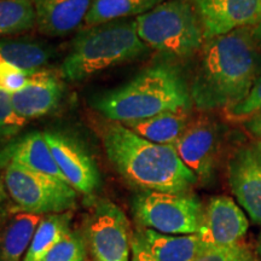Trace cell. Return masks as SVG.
Segmentation results:
<instances>
[{
    "label": "cell",
    "instance_id": "obj_1",
    "mask_svg": "<svg viewBox=\"0 0 261 261\" xmlns=\"http://www.w3.org/2000/svg\"><path fill=\"white\" fill-rule=\"evenodd\" d=\"M261 75V51L252 27L205 40L190 94L202 110L226 108L242 100Z\"/></svg>",
    "mask_w": 261,
    "mask_h": 261
},
{
    "label": "cell",
    "instance_id": "obj_2",
    "mask_svg": "<svg viewBox=\"0 0 261 261\" xmlns=\"http://www.w3.org/2000/svg\"><path fill=\"white\" fill-rule=\"evenodd\" d=\"M103 144L116 171L143 191L180 194L198 181L182 163L174 145L149 142L120 122L104 127Z\"/></svg>",
    "mask_w": 261,
    "mask_h": 261
},
{
    "label": "cell",
    "instance_id": "obj_3",
    "mask_svg": "<svg viewBox=\"0 0 261 261\" xmlns=\"http://www.w3.org/2000/svg\"><path fill=\"white\" fill-rule=\"evenodd\" d=\"M191 94L179 71L159 64L100 96L94 106L110 121L126 123L158 114L189 109Z\"/></svg>",
    "mask_w": 261,
    "mask_h": 261
},
{
    "label": "cell",
    "instance_id": "obj_4",
    "mask_svg": "<svg viewBox=\"0 0 261 261\" xmlns=\"http://www.w3.org/2000/svg\"><path fill=\"white\" fill-rule=\"evenodd\" d=\"M148 51L133 21H114L81 33L62 64V76L69 81L89 79L115 65L135 61Z\"/></svg>",
    "mask_w": 261,
    "mask_h": 261
},
{
    "label": "cell",
    "instance_id": "obj_5",
    "mask_svg": "<svg viewBox=\"0 0 261 261\" xmlns=\"http://www.w3.org/2000/svg\"><path fill=\"white\" fill-rule=\"evenodd\" d=\"M137 34L146 46L169 57L187 58L203 45L204 33L190 0L162 2L135 19Z\"/></svg>",
    "mask_w": 261,
    "mask_h": 261
},
{
    "label": "cell",
    "instance_id": "obj_6",
    "mask_svg": "<svg viewBox=\"0 0 261 261\" xmlns=\"http://www.w3.org/2000/svg\"><path fill=\"white\" fill-rule=\"evenodd\" d=\"M4 184L19 211L47 215L69 212L76 202V190L68 182L29 171L17 163L9 162Z\"/></svg>",
    "mask_w": 261,
    "mask_h": 261
},
{
    "label": "cell",
    "instance_id": "obj_7",
    "mask_svg": "<svg viewBox=\"0 0 261 261\" xmlns=\"http://www.w3.org/2000/svg\"><path fill=\"white\" fill-rule=\"evenodd\" d=\"M133 213L142 227L167 234H195L200 230L203 207L188 192L143 191L133 198Z\"/></svg>",
    "mask_w": 261,
    "mask_h": 261
},
{
    "label": "cell",
    "instance_id": "obj_8",
    "mask_svg": "<svg viewBox=\"0 0 261 261\" xmlns=\"http://www.w3.org/2000/svg\"><path fill=\"white\" fill-rule=\"evenodd\" d=\"M86 238L97 261H130L129 221L113 202L100 200L94 204L87 218Z\"/></svg>",
    "mask_w": 261,
    "mask_h": 261
},
{
    "label": "cell",
    "instance_id": "obj_9",
    "mask_svg": "<svg viewBox=\"0 0 261 261\" xmlns=\"http://www.w3.org/2000/svg\"><path fill=\"white\" fill-rule=\"evenodd\" d=\"M179 158L198 180H208L217 165L220 146L218 123L205 114L189 122L174 144Z\"/></svg>",
    "mask_w": 261,
    "mask_h": 261
},
{
    "label": "cell",
    "instance_id": "obj_10",
    "mask_svg": "<svg viewBox=\"0 0 261 261\" xmlns=\"http://www.w3.org/2000/svg\"><path fill=\"white\" fill-rule=\"evenodd\" d=\"M231 190L254 224L261 225V142L234 151L227 163Z\"/></svg>",
    "mask_w": 261,
    "mask_h": 261
},
{
    "label": "cell",
    "instance_id": "obj_11",
    "mask_svg": "<svg viewBox=\"0 0 261 261\" xmlns=\"http://www.w3.org/2000/svg\"><path fill=\"white\" fill-rule=\"evenodd\" d=\"M197 12L204 39L261 22V0H190Z\"/></svg>",
    "mask_w": 261,
    "mask_h": 261
},
{
    "label": "cell",
    "instance_id": "obj_12",
    "mask_svg": "<svg viewBox=\"0 0 261 261\" xmlns=\"http://www.w3.org/2000/svg\"><path fill=\"white\" fill-rule=\"evenodd\" d=\"M48 146L68 184L77 192L91 195L100 184L96 162L77 140L60 132H45Z\"/></svg>",
    "mask_w": 261,
    "mask_h": 261
},
{
    "label": "cell",
    "instance_id": "obj_13",
    "mask_svg": "<svg viewBox=\"0 0 261 261\" xmlns=\"http://www.w3.org/2000/svg\"><path fill=\"white\" fill-rule=\"evenodd\" d=\"M248 225L246 214L232 198L215 196L203 210L197 236L207 249L231 247L240 243Z\"/></svg>",
    "mask_w": 261,
    "mask_h": 261
},
{
    "label": "cell",
    "instance_id": "obj_14",
    "mask_svg": "<svg viewBox=\"0 0 261 261\" xmlns=\"http://www.w3.org/2000/svg\"><path fill=\"white\" fill-rule=\"evenodd\" d=\"M207 248L195 234H167L139 228L132 238V252L151 261H195Z\"/></svg>",
    "mask_w": 261,
    "mask_h": 261
},
{
    "label": "cell",
    "instance_id": "obj_15",
    "mask_svg": "<svg viewBox=\"0 0 261 261\" xmlns=\"http://www.w3.org/2000/svg\"><path fill=\"white\" fill-rule=\"evenodd\" d=\"M63 85L54 71L38 70L28 77L27 84L11 93L12 106L24 121L47 115L60 104Z\"/></svg>",
    "mask_w": 261,
    "mask_h": 261
},
{
    "label": "cell",
    "instance_id": "obj_16",
    "mask_svg": "<svg viewBox=\"0 0 261 261\" xmlns=\"http://www.w3.org/2000/svg\"><path fill=\"white\" fill-rule=\"evenodd\" d=\"M41 33L62 37L86 19L92 0H32Z\"/></svg>",
    "mask_w": 261,
    "mask_h": 261
},
{
    "label": "cell",
    "instance_id": "obj_17",
    "mask_svg": "<svg viewBox=\"0 0 261 261\" xmlns=\"http://www.w3.org/2000/svg\"><path fill=\"white\" fill-rule=\"evenodd\" d=\"M6 155L9 162L67 182L55 161L44 133L32 132L24 136L6 149Z\"/></svg>",
    "mask_w": 261,
    "mask_h": 261
},
{
    "label": "cell",
    "instance_id": "obj_18",
    "mask_svg": "<svg viewBox=\"0 0 261 261\" xmlns=\"http://www.w3.org/2000/svg\"><path fill=\"white\" fill-rule=\"evenodd\" d=\"M190 121L189 109H178L122 125L149 142L163 145H174Z\"/></svg>",
    "mask_w": 261,
    "mask_h": 261
},
{
    "label": "cell",
    "instance_id": "obj_19",
    "mask_svg": "<svg viewBox=\"0 0 261 261\" xmlns=\"http://www.w3.org/2000/svg\"><path fill=\"white\" fill-rule=\"evenodd\" d=\"M42 215L19 211L0 227V261H23Z\"/></svg>",
    "mask_w": 261,
    "mask_h": 261
},
{
    "label": "cell",
    "instance_id": "obj_20",
    "mask_svg": "<svg viewBox=\"0 0 261 261\" xmlns=\"http://www.w3.org/2000/svg\"><path fill=\"white\" fill-rule=\"evenodd\" d=\"M71 211L64 213L47 214L41 218L32 238L23 261H41L46 254L71 232Z\"/></svg>",
    "mask_w": 261,
    "mask_h": 261
},
{
    "label": "cell",
    "instance_id": "obj_21",
    "mask_svg": "<svg viewBox=\"0 0 261 261\" xmlns=\"http://www.w3.org/2000/svg\"><path fill=\"white\" fill-rule=\"evenodd\" d=\"M163 0H92L85 23L91 27L109 23L128 16H140Z\"/></svg>",
    "mask_w": 261,
    "mask_h": 261
},
{
    "label": "cell",
    "instance_id": "obj_22",
    "mask_svg": "<svg viewBox=\"0 0 261 261\" xmlns=\"http://www.w3.org/2000/svg\"><path fill=\"white\" fill-rule=\"evenodd\" d=\"M51 57V51L40 44L31 41L9 40L0 42V61L9 63L28 75L41 70Z\"/></svg>",
    "mask_w": 261,
    "mask_h": 261
},
{
    "label": "cell",
    "instance_id": "obj_23",
    "mask_svg": "<svg viewBox=\"0 0 261 261\" xmlns=\"http://www.w3.org/2000/svg\"><path fill=\"white\" fill-rule=\"evenodd\" d=\"M34 22L32 0H0V37L31 29Z\"/></svg>",
    "mask_w": 261,
    "mask_h": 261
},
{
    "label": "cell",
    "instance_id": "obj_24",
    "mask_svg": "<svg viewBox=\"0 0 261 261\" xmlns=\"http://www.w3.org/2000/svg\"><path fill=\"white\" fill-rule=\"evenodd\" d=\"M224 116L230 122H247L261 113V75L249 93L242 100L223 109Z\"/></svg>",
    "mask_w": 261,
    "mask_h": 261
},
{
    "label": "cell",
    "instance_id": "obj_25",
    "mask_svg": "<svg viewBox=\"0 0 261 261\" xmlns=\"http://www.w3.org/2000/svg\"><path fill=\"white\" fill-rule=\"evenodd\" d=\"M86 243L85 238L77 232H71L56 244L41 261H85Z\"/></svg>",
    "mask_w": 261,
    "mask_h": 261
},
{
    "label": "cell",
    "instance_id": "obj_26",
    "mask_svg": "<svg viewBox=\"0 0 261 261\" xmlns=\"http://www.w3.org/2000/svg\"><path fill=\"white\" fill-rule=\"evenodd\" d=\"M25 122L15 112L11 93L0 86V137L10 138L15 136Z\"/></svg>",
    "mask_w": 261,
    "mask_h": 261
},
{
    "label": "cell",
    "instance_id": "obj_27",
    "mask_svg": "<svg viewBox=\"0 0 261 261\" xmlns=\"http://www.w3.org/2000/svg\"><path fill=\"white\" fill-rule=\"evenodd\" d=\"M195 261H257L247 246L237 243L231 247L208 248Z\"/></svg>",
    "mask_w": 261,
    "mask_h": 261
},
{
    "label": "cell",
    "instance_id": "obj_28",
    "mask_svg": "<svg viewBox=\"0 0 261 261\" xmlns=\"http://www.w3.org/2000/svg\"><path fill=\"white\" fill-rule=\"evenodd\" d=\"M28 75L25 71L18 69L14 65L0 61V86L10 93L17 92L27 84Z\"/></svg>",
    "mask_w": 261,
    "mask_h": 261
},
{
    "label": "cell",
    "instance_id": "obj_29",
    "mask_svg": "<svg viewBox=\"0 0 261 261\" xmlns=\"http://www.w3.org/2000/svg\"><path fill=\"white\" fill-rule=\"evenodd\" d=\"M246 127L256 139H259V142H261V113L248 120Z\"/></svg>",
    "mask_w": 261,
    "mask_h": 261
},
{
    "label": "cell",
    "instance_id": "obj_30",
    "mask_svg": "<svg viewBox=\"0 0 261 261\" xmlns=\"http://www.w3.org/2000/svg\"><path fill=\"white\" fill-rule=\"evenodd\" d=\"M252 33H253V39L255 41L256 46L261 51V22L257 23L256 25L252 27Z\"/></svg>",
    "mask_w": 261,
    "mask_h": 261
},
{
    "label": "cell",
    "instance_id": "obj_31",
    "mask_svg": "<svg viewBox=\"0 0 261 261\" xmlns=\"http://www.w3.org/2000/svg\"><path fill=\"white\" fill-rule=\"evenodd\" d=\"M132 261H151L148 257H145L144 255H142V254L137 253V252H132Z\"/></svg>",
    "mask_w": 261,
    "mask_h": 261
},
{
    "label": "cell",
    "instance_id": "obj_32",
    "mask_svg": "<svg viewBox=\"0 0 261 261\" xmlns=\"http://www.w3.org/2000/svg\"><path fill=\"white\" fill-rule=\"evenodd\" d=\"M4 189H3V184L0 182V208H2V204H3V201H4Z\"/></svg>",
    "mask_w": 261,
    "mask_h": 261
},
{
    "label": "cell",
    "instance_id": "obj_33",
    "mask_svg": "<svg viewBox=\"0 0 261 261\" xmlns=\"http://www.w3.org/2000/svg\"><path fill=\"white\" fill-rule=\"evenodd\" d=\"M257 253L261 256V233L259 234V240H257Z\"/></svg>",
    "mask_w": 261,
    "mask_h": 261
},
{
    "label": "cell",
    "instance_id": "obj_34",
    "mask_svg": "<svg viewBox=\"0 0 261 261\" xmlns=\"http://www.w3.org/2000/svg\"><path fill=\"white\" fill-rule=\"evenodd\" d=\"M85 261H89V260H85Z\"/></svg>",
    "mask_w": 261,
    "mask_h": 261
},
{
    "label": "cell",
    "instance_id": "obj_35",
    "mask_svg": "<svg viewBox=\"0 0 261 261\" xmlns=\"http://www.w3.org/2000/svg\"><path fill=\"white\" fill-rule=\"evenodd\" d=\"M0 182H2V181H0Z\"/></svg>",
    "mask_w": 261,
    "mask_h": 261
}]
</instances>
